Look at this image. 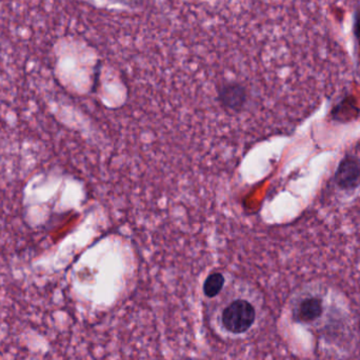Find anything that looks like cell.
Segmentation results:
<instances>
[{
	"mask_svg": "<svg viewBox=\"0 0 360 360\" xmlns=\"http://www.w3.org/2000/svg\"><path fill=\"white\" fill-rule=\"evenodd\" d=\"M330 304L328 302V294L321 288H315L313 291H307L296 300L292 311V319L294 323L304 327L315 328L325 327L329 319Z\"/></svg>",
	"mask_w": 360,
	"mask_h": 360,
	"instance_id": "obj_1",
	"label": "cell"
},
{
	"mask_svg": "<svg viewBox=\"0 0 360 360\" xmlns=\"http://www.w3.org/2000/svg\"><path fill=\"white\" fill-rule=\"evenodd\" d=\"M254 307L245 300H234L222 312V325L233 334L245 333L255 323Z\"/></svg>",
	"mask_w": 360,
	"mask_h": 360,
	"instance_id": "obj_2",
	"label": "cell"
},
{
	"mask_svg": "<svg viewBox=\"0 0 360 360\" xmlns=\"http://www.w3.org/2000/svg\"><path fill=\"white\" fill-rule=\"evenodd\" d=\"M222 101L230 108H236L245 101V93L238 86H229L222 90Z\"/></svg>",
	"mask_w": 360,
	"mask_h": 360,
	"instance_id": "obj_3",
	"label": "cell"
},
{
	"mask_svg": "<svg viewBox=\"0 0 360 360\" xmlns=\"http://www.w3.org/2000/svg\"><path fill=\"white\" fill-rule=\"evenodd\" d=\"M224 285V277L220 273H214L205 279L203 285V293L207 297L212 298L217 296L221 291Z\"/></svg>",
	"mask_w": 360,
	"mask_h": 360,
	"instance_id": "obj_4",
	"label": "cell"
},
{
	"mask_svg": "<svg viewBox=\"0 0 360 360\" xmlns=\"http://www.w3.org/2000/svg\"><path fill=\"white\" fill-rule=\"evenodd\" d=\"M354 32L356 37L360 39V12L357 13L356 17H355Z\"/></svg>",
	"mask_w": 360,
	"mask_h": 360,
	"instance_id": "obj_5",
	"label": "cell"
}]
</instances>
